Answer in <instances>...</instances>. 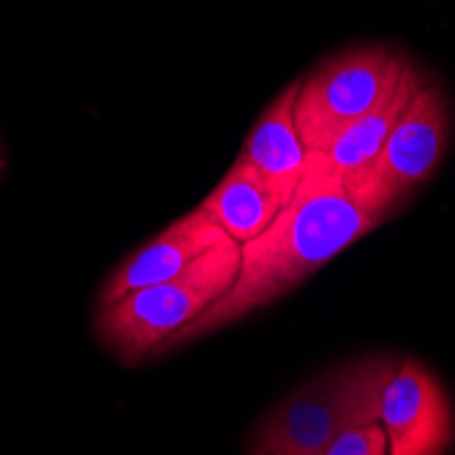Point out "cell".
<instances>
[{
	"instance_id": "obj_6",
	"label": "cell",
	"mask_w": 455,
	"mask_h": 455,
	"mask_svg": "<svg viewBox=\"0 0 455 455\" xmlns=\"http://www.w3.org/2000/svg\"><path fill=\"white\" fill-rule=\"evenodd\" d=\"M379 423L390 455H442L455 439V415L447 390L420 360H401L390 377Z\"/></svg>"
},
{
	"instance_id": "obj_11",
	"label": "cell",
	"mask_w": 455,
	"mask_h": 455,
	"mask_svg": "<svg viewBox=\"0 0 455 455\" xmlns=\"http://www.w3.org/2000/svg\"><path fill=\"white\" fill-rule=\"evenodd\" d=\"M385 452H387V434L379 420L344 428L324 447V455H385Z\"/></svg>"
},
{
	"instance_id": "obj_7",
	"label": "cell",
	"mask_w": 455,
	"mask_h": 455,
	"mask_svg": "<svg viewBox=\"0 0 455 455\" xmlns=\"http://www.w3.org/2000/svg\"><path fill=\"white\" fill-rule=\"evenodd\" d=\"M227 232L204 216V211L196 204L194 211L175 219L167 229H161L153 240L137 248L132 257H126L109 273L99 292V308L120 300L134 289L178 275L188 262L208 251Z\"/></svg>"
},
{
	"instance_id": "obj_4",
	"label": "cell",
	"mask_w": 455,
	"mask_h": 455,
	"mask_svg": "<svg viewBox=\"0 0 455 455\" xmlns=\"http://www.w3.org/2000/svg\"><path fill=\"white\" fill-rule=\"evenodd\" d=\"M450 142V109L439 85L411 96L379 153L365 167L344 175V188L360 211L387 219L398 204L423 186L442 164Z\"/></svg>"
},
{
	"instance_id": "obj_8",
	"label": "cell",
	"mask_w": 455,
	"mask_h": 455,
	"mask_svg": "<svg viewBox=\"0 0 455 455\" xmlns=\"http://www.w3.org/2000/svg\"><path fill=\"white\" fill-rule=\"evenodd\" d=\"M298 88L300 79L270 101V107L259 115L237 156L278 194L283 204L292 199L298 183L306 175L308 161V148L303 145L295 123Z\"/></svg>"
},
{
	"instance_id": "obj_10",
	"label": "cell",
	"mask_w": 455,
	"mask_h": 455,
	"mask_svg": "<svg viewBox=\"0 0 455 455\" xmlns=\"http://www.w3.org/2000/svg\"><path fill=\"white\" fill-rule=\"evenodd\" d=\"M199 208L229 237L245 243L273 224V219L283 208V202L248 164L235 158L227 175L202 199Z\"/></svg>"
},
{
	"instance_id": "obj_1",
	"label": "cell",
	"mask_w": 455,
	"mask_h": 455,
	"mask_svg": "<svg viewBox=\"0 0 455 455\" xmlns=\"http://www.w3.org/2000/svg\"><path fill=\"white\" fill-rule=\"evenodd\" d=\"M382 221V216L360 211L344 188V175L330 167L319 150H308L306 175L292 199L265 232L240 243V270L235 283L213 306L183 324L161 347V355L275 303L327 262H333L344 248L374 232Z\"/></svg>"
},
{
	"instance_id": "obj_9",
	"label": "cell",
	"mask_w": 455,
	"mask_h": 455,
	"mask_svg": "<svg viewBox=\"0 0 455 455\" xmlns=\"http://www.w3.org/2000/svg\"><path fill=\"white\" fill-rule=\"evenodd\" d=\"M423 85H426L423 71L409 60L401 79L395 82V88L377 107H371L365 115L352 120L344 132H339L333 140H330L327 148L319 150L322 158L339 175H349V172L365 167V164L374 158L379 153V148L385 145V140L393 132L403 107L411 101V96H415Z\"/></svg>"
},
{
	"instance_id": "obj_2",
	"label": "cell",
	"mask_w": 455,
	"mask_h": 455,
	"mask_svg": "<svg viewBox=\"0 0 455 455\" xmlns=\"http://www.w3.org/2000/svg\"><path fill=\"white\" fill-rule=\"evenodd\" d=\"M395 368L393 355H368L308 379L257 423L245 452L324 455L339 431L379 420L382 395Z\"/></svg>"
},
{
	"instance_id": "obj_12",
	"label": "cell",
	"mask_w": 455,
	"mask_h": 455,
	"mask_svg": "<svg viewBox=\"0 0 455 455\" xmlns=\"http://www.w3.org/2000/svg\"><path fill=\"white\" fill-rule=\"evenodd\" d=\"M0 167H4V161H0Z\"/></svg>"
},
{
	"instance_id": "obj_3",
	"label": "cell",
	"mask_w": 455,
	"mask_h": 455,
	"mask_svg": "<svg viewBox=\"0 0 455 455\" xmlns=\"http://www.w3.org/2000/svg\"><path fill=\"white\" fill-rule=\"evenodd\" d=\"M237 270L240 243L224 235L178 275L134 289L120 300L101 306L96 333L123 365H140L142 360L161 355V347L183 324L213 306L235 283Z\"/></svg>"
},
{
	"instance_id": "obj_5",
	"label": "cell",
	"mask_w": 455,
	"mask_h": 455,
	"mask_svg": "<svg viewBox=\"0 0 455 455\" xmlns=\"http://www.w3.org/2000/svg\"><path fill=\"white\" fill-rule=\"evenodd\" d=\"M406 58L390 47L365 44L324 58L300 79L295 123L308 150H322L352 120L377 107L401 79Z\"/></svg>"
}]
</instances>
